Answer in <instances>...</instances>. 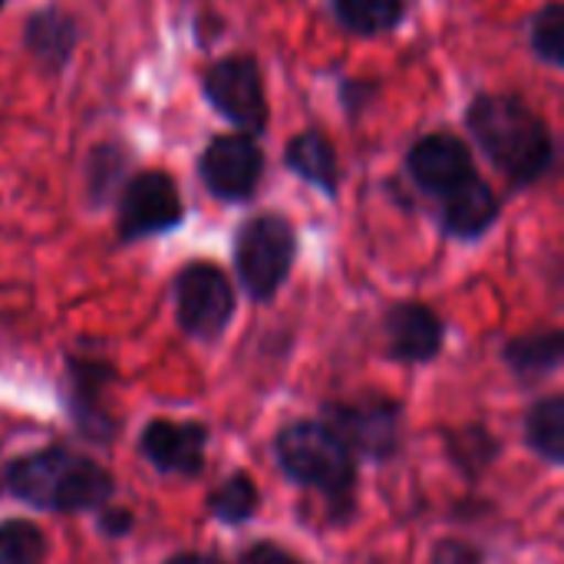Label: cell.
<instances>
[{
  "label": "cell",
  "instance_id": "cell-19",
  "mask_svg": "<svg viewBox=\"0 0 564 564\" xmlns=\"http://www.w3.org/2000/svg\"><path fill=\"white\" fill-rule=\"evenodd\" d=\"M126 152L116 145V142H102L89 152L86 159V188H89V198L93 205H102L116 195L119 182L126 178Z\"/></svg>",
  "mask_w": 564,
  "mask_h": 564
},
{
  "label": "cell",
  "instance_id": "cell-8",
  "mask_svg": "<svg viewBox=\"0 0 564 564\" xmlns=\"http://www.w3.org/2000/svg\"><path fill=\"white\" fill-rule=\"evenodd\" d=\"M264 172V155L248 135H218L198 159V175L215 198L245 202L254 195Z\"/></svg>",
  "mask_w": 564,
  "mask_h": 564
},
{
  "label": "cell",
  "instance_id": "cell-24",
  "mask_svg": "<svg viewBox=\"0 0 564 564\" xmlns=\"http://www.w3.org/2000/svg\"><path fill=\"white\" fill-rule=\"evenodd\" d=\"M241 564H297V562H294L288 552L274 549V545H254V549H248V552H245Z\"/></svg>",
  "mask_w": 564,
  "mask_h": 564
},
{
  "label": "cell",
  "instance_id": "cell-7",
  "mask_svg": "<svg viewBox=\"0 0 564 564\" xmlns=\"http://www.w3.org/2000/svg\"><path fill=\"white\" fill-rule=\"evenodd\" d=\"M182 221V195L165 172H142L126 182L119 198V238L135 241L172 231Z\"/></svg>",
  "mask_w": 564,
  "mask_h": 564
},
{
  "label": "cell",
  "instance_id": "cell-26",
  "mask_svg": "<svg viewBox=\"0 0 564 564\" xmlns=\"http://www.w3.org/2000/svg\"><path fill=\"white\" fill-rule=\"evenodd\" d=\"M169 564H221L218 558H212V555H178V558H172Z\"/></svg>",
  "mask_w": 564,
  "mask_h": 564
},
{
  "label": "cell",
  "instance_id": "cell-21",
  "mask_svg": "<svg viewBox=\"0 0 564 564\" xmlns=\"http://www.w3.org/2000/svg\"><path fill=\"white\" fill-rule=\"evenodd\" d=\"M46 539L33 522L10 519L0 525V564H43Z\"/></svg>",
  "mask_w": 564,
  "mask_h": 564
},
{
  "label": "cell",
  "instance_id": "cell-15",
  "mask_svg": "<svg viewBox=\"0 0 564 564\" xmlns=\"http://www.w3.org/2000/svg\"><path fill=\"white\" fill-rule=\"evenodd\" d=\"M284 162L294 175H301L304 182H311L314 188L334 195L337 192V178H340V169H337V152H334V142L317 132V129H307L301 135H294L284 149Z\"/></svg>",
  "mask_w": 564,
  "mask_h": 564
},
{
  "label": "cell",
  "instance_id": "cell-27",
  "mask_svg": "<svg viewBox=\"0 0 564 564\" xmlns=\"http://www.w3.org/2000/svg\"><path fill=\"white\" fill-rule=\"evenodd\" d=\"M0 7H3V0H0Z\"/></svg>",
  "mask_w": 564,
  "mask_h": 564
},
{
  "label": "cell",
  "instance_id": "cell-4",
  "mask_svg": "<svg viewBox=\"0 0 564 564\" xmlns=\"http://www.w3.org/2000/svg\"><path fill=\"white\" fill-rule=\"evenodd\" d=\"M297 254L294 228L281 215H258L241 225L235 241V264L245 291L254 301H268L284 284Z\"/></svg>",
  "mask_w": 564,
  "mask_h": 564
},
{
  "label": "cell",
  "instance_id": "cell-5",
  "mask_svg": "<svg viewBox=\"0 0 564 564\" xmlns=\"http://www.w3.org/2000/svg\"><path fill=\"white\" fill-rule=\"evenodd\" d=\"M205 99L218 116L235 122L238 129L261 132L268 122V102H264V83L261 69L251 56H225L208 66L205 73Z\"/></svg>",
  "mask_w": 564,
  "mask_h": 564
},
{
  "label": "cell",
  "instance_id": "cell-3",
  "mask_svg": "<svg viewBox=\"0 0 564 564\" xmlns=\"http://www.w3.org/2000/svg\"><path fill=\"white\" fill-rule=\"evenodd\" d=\"M281 469L311 489H321L330 502L347 506L354 489V456L340 436L324 423H294L274 443Z\"/></svg>",
  "mask_w": 564,
  "mask_h": 564
},
{
  "label": "cell",
  "instance_id": "cell-25",
  "mask_svg": "<svg viewBox=\"0 0 564 564\" xmlns=\"http://www.w3.org/2000/svg\"><path fill=\"white\" fill-rule=\"evenodd\" d=\"M99 529H102L106 535L119 539V535H126V532L132 529V516H129L126 509H109V512H102Z\"/></svg>",
  "mask_w": 564,
  "mask_h": 564
},
{
  "label": "cell",
  "instance_id": "cell-18",
  "mask_svg": "<svg viewBox=\"0 0 564 564\" xmlns=\"http://www.w3.org/2000/svg\"><path fill=\"white\" fill-rule=\"evenodd\" d=\"M529 446L549 459V463H562L564 459V400L562 397H549L542 403L532 406L529 413Z\"/></svg>",
  "mask_w": 564,
  "mask_h": 564
},
{
  "label": "cell",
  "instance_id": "cell-20",
  "mask_svg": "<svg viewBox=\"0 0 564 564\" xmlns=\"http://www.w3.org/2000/svg\"><path fill=\"white\" fill-rule=\"evenodd\" d=\"M208 509L215 512L218 522H225V525H241V522H248V519L258 512V486H254L245 473H235L231 479H225V482L212 492Z\"/></svg>",
  "mask_w": 564,
  "mask_h": 564
},
{
  "label": "cell",
  "instance_id": "cell-12",
  "mask_svg": "<svg viewBox=\"0 0 564 564\" xmlns=\"http://www.w3.org/2000/svg\"><path fill=\"white\" fill-rule=\"evenodd\" d=\"M76 43H79V30H76V20L66 10L43 7V10L26 17L23 46H26V53L33 56V63L43 73L56 76L59 69H66L69 59H73Z\"/></svg>",
  "mask_w": 564,
  "mask_h": 564
},
{
  "label": "cell",
  "instance_id": "cell-11",
  "mask_svg": "<svg viewBox=\"0 0 564 564\" xmlns=\"http://www.w3.org/2000/svg\"><path fill=\"white\" fill-rule=\"evenodd\" d=\"M205 430L195 423H169L155 420L142 433V456L159 469L172 476H198L205 466Z\"/></svg>",
  "mask_w": 564,
  "mask_h": 564
},
{
  "label": "cell",
  "instance_id": "cell-6",
  "mask_svg": "<svg viewBox=\"0 0 564 564\" xmlns=\"http://www.w3.org/2000/svg\"><path fill=\"white\" fill-rule=\"evenodd\" d=\"M175 307H178V324L198 337V340H215L235 311V294L228 278L215 264H188L175 278Z\"/></svg>",
  "mask_w": 564,
  "mask_h": 564
},
{
  "label": "cell",
  "instance_id": "cell-23",
  "mask_svg": "<svg viewBox=\"0 0 564 564\" xmlns=\"http://www.w3.org/2000/svg\"><path fill=\"white\" fill-rule=\"evenodd\" d=\"M377 93H380V86L373 79H344V86H340V99L350 116H360L373 102Z\"/></svg>",
  "mask_w": 564,
  "mask_h": 564
},
{
  "label": "cell",
  "instance_id": "cell-1",
  "mask_svg": "<svg viewBox=\"0 0 564 564\" xmlns=\"http://www.w3.org/2000/svg\"><path fill=\"white\" fill-rule=\"evenodd\" d=\"M466 126L489 162L516 185L539 182L555 162V142L539 112L516 96H479Z\"/></svg>",
  "mask_w": 564,
  "mask_h": 564
},
{
  "label": "cell",
  "instance_id": "cell-17",
  "mask_svg": "<svg viewBox=\"0 0 564 564\" xmlns=\"http://www.w3.org/2000/svg\"><path fill=\"white\" fill-rule=\"evenodd\" d=\"M337 23L357 36L387 33L403 20V0H330Z\"/></svg>",
  "mask_w": 564,
  "mask_h": 564
},
{
  "label": "cell",
  "instance_id": "cell-2",
  "mask_svg": "<svg viewBox=\"0 0 564 564\" xmlns=\"http://www.w3.org/2000/svg\"><path fill=\"white\" fill-rule=\"evenodd\" d=\"M7 489L46 512H89L109 502L112 476L69 449H43L7 469Z\"/></svg>",
  "mask_w": 564,
  "mask_h": 564
},
{
  "label": "cell",
  "instance_id": "cell-14",
  "mask_svg": "<svg viewBox=\"0 0 564 564\" xmlns=\"http://www.w3.org/2000/svg\"><path fill=\"white\" fill-rule=\"evenodd\" d=\"M499 215V198L496 192L479 178H466L459 188H453L449 195H443V228L453 238H479L492 228Z\"/></svg>",
  "mask_w": 564,
  "mask_h": 564
},
{
  "label": "cell",
  "instance_id": "cell-9",
  "mask_svg": "<svg viewBox=\"0 0 564 564\" xmlns=\"http://www.w3.org/2000/svg\"><path fill=\"white\" fill-rule=\"evenodd\" d=\"M340 443L367 459H390L400 446V406L390 400H357L334 406V426Z\"/></svg>",
  "mask_w": 564,
  "mask_h": 564
},
{
  "label": "cell",
  "instance_id": "cell-13",
  "mask_svg": "<svg viewBox=\"0 0 564 564\" xmlns=\"http://www.w3.org/2000/svg\"><path fill=\"white\" fill-rule=\"evenodd\" d=\"M387 337L390 354L400 360H433L443 344V324L440 317L423 304H397L387 317Z\"/></svg>",
  "mask_w": 564,
  "mask_h": 564
},
{
  "label": "cell",
  "instance_id": "cell-16",
  "mask_svg": "<svg viewBox=\"0 0 564 564\" xmlns=\"http://www.w3.org/2000/svg\"><path fill=\"white\" fill-rule=\"evenodd\" d=\"M564 357V340L558 330L549 334H532V337H519L506 347V364L516 370V377L522 383L542 380L545 373L558 370Z\"/></svg>",
  "mask_w": 564,
  "mask_h": 564
},
{
  "label": "cell",
  "instance_id": "cell-10",
  "mask_svg": "<svg viewBox=\"0 0 564 564\" xmlns=\"http://www.w3.org/2000/svg\"><path fill=\"white\" fill-rule=\"evenodd\" d=\"M406 169L410 178L430 192V195H449L453 188H459L466 178L476 175L473 155L466 149L463 139H456L453 132H433L423 135L410 152H406Z\"/></svg>",
  "mask_w": 564,
  "mask_h": 564
},
{
  "label": "cell",
  "instance_id": "cell-22",
  "mask_svg": "<svg viewBox=\"0 0 564 564\" xmlns=\"http://www.w3.org/2000/svg\"><path fill=\"white\" fill-rule=\"evenodd\" d=\"M532 50L549 66L564 63V7L558 0L545 3L532 20Z\"/></svg>",
  "mask_w": 564,
  "mask_h": 564
}]
</instances>
